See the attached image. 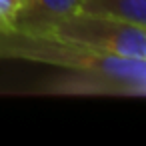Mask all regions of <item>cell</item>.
Here are the masks:
<instances>
[{"instance_id":"obj_3","label":"cell","mask_w":146,"mask_h":146,"mask_svg":"<svg viewBox=\"0 0 146 146\" xmlns=\"http://www.w3.org/2000/svg\"><path fill=\"white\" fill-rule=\"evenodd\" d=\"M82 0H22L14 28L26 32H46L56 20L80 10Z\"/></svg>"},{"instance_id":"obj_1","label":"cell","mask_w":146,"mask_h":146,"mask_svg":"<svg viewBox=\"0 0 146 146\" xmlns=\"http://www.w3.org/2000/svg\"><path fill=\"white\" fill-rule=\"evenodd\" d=\"M0 58L42 62L72 72L60 92L144 96L146 60L92 52L44 32L0 28Z\"/></svg>"},{"instance_id":"obj_4","label":"cell","mask_w":146,"mask_h":146,"mask_svg":"<svg viewBox=\"0 0 146 146\" xmlns=\"http://www.w3.org/2000/svg\"><path fill=\"white\" fill-rule=\"evenodd\" d=\"M80 12L146 26V0H82Z\"/></svg>"},{"instance_id":"obj_2","label":"cell","mask_w":146,"mask_h":146,"mask_svg":"<svg viewBox=\"0 0 146 146\" xmlns=\"http://www.w3.org/2000/svg\"><path fill=\"white\" fill-rule=\"evenodd\" d=\"M44 34H52L92 52L146 60V26L78 10L56 20Z\"/></svg>"},{"instance_id":"obj_5","label":"cell","mask_w":146,"mask_h":146,"mask_svg":"<svg viewBox=\"0 0 146 146\" xmlns=\"http://www.w3.org/2000/svg\"><path fill=\"white\" fill-rule=\"evenodd\" d=\"M22 0H0V28H14Z\"/></svg>"}]
</instances>
